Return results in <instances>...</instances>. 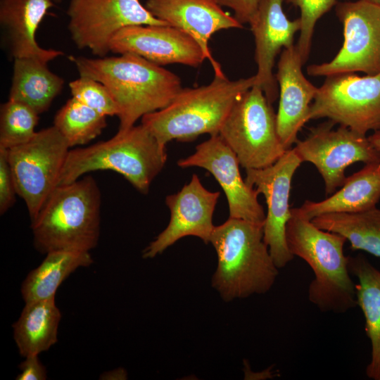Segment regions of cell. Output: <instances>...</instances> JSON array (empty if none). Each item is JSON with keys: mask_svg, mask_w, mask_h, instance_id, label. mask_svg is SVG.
I'll use <instances>...</instances> for the list:
<instances>
[{"mask_svg": "<svg viewBox=\"0 0 380 380\" xmlns=\"http://www.w3.org/2000/svg\"><path fill=\"white\" fill-rule=\"evenodd\" d=\"M69 58L80 76L93 78L108 88L119 110L118 131L127 130L144 115L166 107L183 88L178 75L134 53Z\"/></svg>", "mask_w": 380, "mask_h": 380, "instance_id": "1", "label": "cell"}, {"mask_svg": "<svg viewBox=\"0 0 380 380\" xmlns=\"http://www.w3.org/2000/svg\"><path fill=\"white\" fill-rule=\"evenodd\" d=\"M286 239L290 252L305 260L314 274L308 286V300L324 312L343 313L357 305L355 284L343 252L346 239L322 229L291 208Z\"/></svg>", "mask_w": 380, "mask_h": 380, "instance_id": "2", "label": "cell"}, {"mask_svg": "<svg viewBox=\"0 0 380 380\" xmlns=\"http://www.w3.org/2000/svg\"><path fill=\"white\" fill-rule=\"evenodd\" d=\"M264 224L229 217L215 226L210 242L217 255L212 286L225 301L267 293L278 267L263 239Z\"/></svg>", "mask_w": 380, "mask_h": 380, "instance_id": "3", "label": "cell"}, {"mask_svg": "<svg viewBox=\"0 0 380 380\" xmlns=\"http://www.w3.org/2000/svg\"><path fill=\"white\" fill-rule=\"evenodd\" d=\"M101 203L100 189L90 175L57 186L31 221L35 248L45 254L89 252L100 236Z\"/></svg>", "mask_w": 380, "mask_h": 380, "instance_id": "4", "label": "cell"}, {"mask_svg": "<svg viewBox=\"0 0 380 380\" xmlns=\"http://www.w3.org/2000/svg\"><path fill=\"white\" fill-rule=\"evenodd\" d=\"M256 84L255 75L236 80L215 76L208 84L182 88L166 107L144 115V126L163 146L219 134L236 101Z\"/></svg>", "mask_w": 380, "mask_h": 380, "instance_id": "5", "label": "cell"}, {"mask_svg": "<svg viewBox=\"0 0 380 380\" xmlns=\"http://www.w3.org/2000/svg\"><path fill=\"white\" fill-rule=\"evenodd\" d=\"M166 146L141 124L118 131L108 140L70 150L58 186L75 182L86 173L110 170L122 175L138 191L146 194L164 167Z\"/></svg>", "mask_w": 380, "mask_h": 380, "instance_id": "6", "label": "cell"}, {"mask_svg": "<svg viewBox=\"0 0 380 380\" xmlns=\"http://www.w3.org/2000/svg\"><path fill=\"white\" fill-rule=\"evenodd\" d=\"M219 135L246 170L269 167L286 151L278 134L272 103L255 84L234 104Z\"/></svg>", "mask_w": 380, "mask_h": 380, "instance_id": "7", "label": "cell"}, {"mask_svg": "<svg viewBox=\"0 0 380 380\" xmlns=\"http://www.w3.org/2000/svg\"><path fill=\"white\" fill-rule=\"evenodd\" d=\"M70 147L53 125L28 141L7 149L17 195L25 201L31 221L58 186Z\"/></svg>", "mask_w": 380, "mask_h": 380, "instance_id": "8", "label": "cell"}, {"mask_svg": "<svg viewBox=\"0 0 380 380\" xmlns=\"http://www.w3.org/2000/svg\"><path fill=\"white\" fill-rule=\"evenodd\" d=\"M323 118L365 135L380 130V72L327 76L309 112V120Z\"/></svg>", "mask_w": 380, "mask_h": 380, "instance_id": "9", "label": "cell"}, {"mask_svg": "<svg viewBox=\"0 0 380 380\" xmlns=\"http://www.w3.org/2000/svg\"><path fill=\"white\" fill-rule=\"evenodd\" d=\"M336 15L343 25V43L329 62L307 67L310 76L380 72V5L367 0L340 2Z\"/></svg>", "mask_w": 380, "mask_h": 380, "instance_id": "10", "label": "cell"}, {"mask_svg": "<svg viewBox=\"0 0 380 380\" xmlns=\"http://www.w3.org/2000/svg\"><path fill=\"white\" fill-rule=\"evenodd\" d=\"M68 30L80 49L105 57L110 42L121 29L134 25H168L154 17L139 0H70Z\"/></svg>", "mask_w": 380, "mask_h": 380, "instance_id": "11", "label": "cell"}, {"mask_svg": "<svg viewBox=\"0 0 380 380\" xmlns=\"http://www.w3.org/2000/svg\"><path fill=\"white\" fill-rule=\"evenodd\" d=\"M329 120L310 130L304 140L297 141L293 147L303 162L313 164L321 175L325 193L332 194L342 186L347 177L346 169L353 163L370 164L380 162V151L369 137Z\"/></svg>", "mask_w": 380, "mask_h": 380, "instance_id": "12", "label": "cell"}, {"mask_svg": "<svg viewBox=\"0 0 380 380\" xmlns=\"http://www.w3.org/2000/svg\"><path fill=\"white\" fill-rule=\"evenodd\" d=\"M302 163L294 148L286 151L273 165L262 169H246V184L262 194L267 212L263 225V239L275 265L279 269L291 261L286 239L291 216L289 203L293 176Z\"/></svg>", "mask_w": 380, "mask_h": 380, "instance_id": "13", "label": "cell"}, {"mask_svg": "<svg viewBox=\"0 0 380 380\" xmlns=\"http://www.w3.org/2000/svg\"><path fill=\"white\" fill-rule=\"evenodd\" d=\"M177 165L201 167L215 177L227 197L229 217L264 224L266 215L258 200L259 193L243 179L236 154L219 134L198 144L194 153L179 160Z\"/></svg>", "mask_w": 380, "mask_h": 380, "instance_id": "14", "label": "cell"}, {"mask_svg": "<svg viewBox=\"0 0 380 380\" xmlns=\"http://www.w3.org/2000/svg\"><path fill=\"white\" fill-rule=\"evenodd\" d=\"M220 193L210 191L194 174L189 183L176 194L166 196L170 211L167 227L143 251L144 258H153L162 253L180 239L197 236L208 243L215 229L213 217Z\"/></svg>", "mask_w": 380, "mask_h": 380, "instance_id": "15", "label": "cell"}, {"mask_svg": "<svg viewBox=\"0 0 380 380\" xmlns=\"http://www.w3.org/2000/svg\"><path fill=\"white\" fill-rule=\"evenodd\" d=\"M110 51L134 53L158 64L179 63L198 67L206 59L198 42L170 25H141L121 29L111 39Z\"/></svg>", "mask_w": 380, "mask_h": 380, "instance_id": "16", "label": "cell"}, {"mask_svg": "<svg viewBox=\"0 0 380 380\" xmlns=\"http://www.w3.org/2000/svg\"><path fill=\"white\" fill-rule=\"evenodd\" d=\"M283 1L260 0L249 23L255 44V85L262 88L272 104L279 95L278 84L273 74L275 58L281 49L294 45V36L301 28L300 18L294 20L287 18L283 11Z\"/></svg>", "mask_w": 380, "mask_h": 380, "instance_id": "17", "label": "cell"}, {"mask_svg": "<svg viewBox=\"0 0 380 380\" xmlns=\"http://www.w3.org/2000/svg\"><path fill=\"white\" fill-rule=\"evenodd\" d=\"M145 6L156 18L193 37L210 61L215 76L225 77L220 64L212 56L209 40L217 32L242 28L243 25L225 12L216 0H146Z\"/></svg>", "mask_w": 380, "mask_h": 380, "instance_id": "18", "label": "cell"}, {"mask_svg": "<svg viewBox=\"0 0 380 380\" xmlns=\"http://www.w3.org/2000/svg\"><path fill=\"white\" fill-rule=\"evenodd\" d=\"M303 64L296 45L284 49L277 63L275 77L279 87V103L276 114L277 127L286 150L297 142L298 132L310 120L311 101L318 89L304 76Z\"/></svg>", "mask_w": 380, "mask_h": 380, "instance_id": "19", "label": "cell"}, {"mask_svg": "<svg viewBox=\"0 0 380 380\" xmlns=\"http://www.w3.org/2000/svg\"><path fill=\"white\" fill-rule=\"evenodd\" d=\"M55 3L52 0H0V23L14 59L34 58L46 62L63 52L41 47L36 33Z\"/></svg>", "mask_w": 380, "mask_h": 380, "instance_id": "20", "label": "cell"}, {"mask_svg": "<svg viewBox=\"0 0 380 380\" xmlns=\"http://www.w3.org/2000/svg\"><path fill=\"white\" fill-rule=\"evenodd\" d=\"M380 200V162L365 164L347 177L341 189L321 201H305L298 208L312 220L319 215L341 212H358L376 207Z\"/></svg>", "mask_w": 380, "mask_h": 380, "instance_id": "21", "label": "cell"}, {"mask_svg": "<svg viewBox=\"0 0 380 380\" xmlns=\"http://www.w3.org/2000/svg\"><path fill=\"white\" fill-rule=\"evenodd\" d=\"M348 270L358 281L355 284L357 303L363 312L365 331L371 343L366 374L380 380V271L362 254L348 256Z\"/></svg>", "mask_w": 380, "mask_h": 380, "instance_id": "22", "label": "cell"}, {"mask_svg": "<svg viewBox=\"0 0 380 380\" xmlns=\"http://www.w3.org/2000/svg\"><path fill=\"white\" fill-rule=\"evenodd\" d=\"M48 63L34 58L14 59L8 99L27 104L39 115L46 111L64 84L63 79L51 72Z\"/></svg>", "mask_w": 380, "mask_h": 380, "instance_id": "23", "label": "cell"}, {"mask_svg": "<svg viewBox=\"0 0 380 380\" xmlns=\"http://www.w3.org/2000/svg\"><path fill=\"white\" fill-rule=\"evenodd\" d=\"M61 318L55 298L25 303L13 324V337L21 356L39 355L57 342Z\"/></svg>", "mask_w": 380, "mask_h": 380, "instance_id": "24", "label": "cell"}, {"mask_svg": "<svg viewBox=\"0 0 380 380\" xmlns=\"http://www.w3.org/2000/svg\"><path fill=\"white\" fill-rule=\"evenodd\" d=\"M92 262L89 252L58 250L46 253L42 262L30 272L22 284L25 303L55 298L58 288L70 274Z\"/></svg>", "mask_w": 380, "mask_h": 380, "instance_id": "25", "label": "cell"}, {"mask_svg": "<svg viewBox=\"0 0 380 380\" xmlns=\"http://www.w3.org/2000/svg\"><path fill=\"white\" fill-rule=\"evenodd\" d=\"M312 222L322 229L344 236L353 250L380 258V210L376 207L358 212L323 214Z\"/></svg>", "mask_w": 380, "mask_h": 380, "instance_id": "26", "label": "cell"}, {"mask_svg": "<svg viewBox=\"0 0 380 380\" xmlns=\"http://www.w3.org/2000/svg\"><path fill=\"white\" fill-rule=\"evenodd\" d=\"M53 126L72 147L100 135L107 126L106 116L72 97L56 113Z\"/></svg>", "mask_w": 380, "mask_h": 380, "instance_id": "27", "label": "cell"}, {"mask_svg": "<svg viewBox=\"0 0 380 380\" xmlns=\"http://www.w3.org/2000/svg\"><path fill=\"white\" fill-rule=\"evenodd\" d=\"M39 114L27 104L8 99L0 109V148L9 149L30 140Z\"/></svg>", "mask_w": 380, "mask_h": 380, "instance_id": "28", "label": "cell"}, {"mask_svg": "<svg viewBox=\"0 0 380 380\" xmlns=\"http://www.w3.org/2000/svg\"><path fill=\"white\" fill-rule=\"evenodd\" d=\"M72 97L107 116H118V107L108 88L101 82L86 76L69 83Z\"/></svg>", "mask_w": 380, "mask_h": 380, "instance_id": "29", "label": "cell"}, {"mask_svg": "<svg viewBox=\"0 0 380 380\" xmlns=\"http://www.w3.org/2000/svg\"><path fill=\"white\" fill-rule=\"evenodd\" d=\"M338 0H286L300 8L301 28L296 45L304 63L308 60L314 29L317 20L327 13Z\"/></svg>", "mask_w": 380, "mask_h": 380, "instance_id": "30", "label": "cell"}, {"mask_svg": "<svg viewBox=\"0 0 380 380\" xmlns=\"http://www.w3.org/2000/svg\"><path fill=\"white\" fill-rule=\"evenodd\" d=\"M17 194L8 160L7 149L0 148V214L4 215L15 202Z\"/></svg>", "mask_w": 380, "mask_h": 380, "instance_id": "31", "label": "cell"}, {"mask_svg": "<svg viewBox=\"0 0 380 380\" xmlns=\"http://www.w3.org/2000/svg\"><path fill=\"white\" fill-rule=\"evenodd\" d=\"M221 6L231 8L234 17L241 23H249L255 15L260 0H216Z\"/></svg>", "mask_w": 380, "mask_h": 380, "instance_id": "32", "label": "cell"}, {"mask_svg": "<svg viewBox=\"0 0 380 380\" xmlns=\"http://www.w3.org/2000/svg\"><path fill=\"white\" fill-rule=\"evenodd\" d=\"M19 368L21 372L15 378L17 380H44L47 377L46 369L37 355L25 357Z\"/></svg>", "mask_w": 380, "mask_h": 380, "instance_id": "33", "label": "cell"}, {"mask_svg": "<svg viewBox=\"0 0 380 380\" xmlns=\"http://www.w3.org/2000/svg\"><path fill=\"white\" fill-rule=\"evenodd\" d=\"M369 138L374 146L380 151V130L375 131Z\"/></svg>", "mask_w": 380, "mask_h": 380, "instance_id": "34", "label": "cell"}, {"mask_svg": "<svg viewBox=\"0 0 380 380\" xmlns=\"http://www.w3.org/2000/svg\"><path fill=\"white\" fill-rule=\"evenodd\" d=\"M372 3L380 5V0H367Z\"/></svg>", "mask_w": 380, "mask_h": 380, "instance_id": "35", "label": "cell"}, {"mask_svg": "<svg viewBox=\"0 0 380 380\" xmlns=\"http://www.w3.org/2000/svg\"><path fill=\"white\" fill-rule=\"evenodd\" d=\"M55 4H59L62 1V0H52Z\"/></svg>", "mask_w": 380, "mask_h": 380, "instance_id": "36", "label": "cell"}]
</instances>
